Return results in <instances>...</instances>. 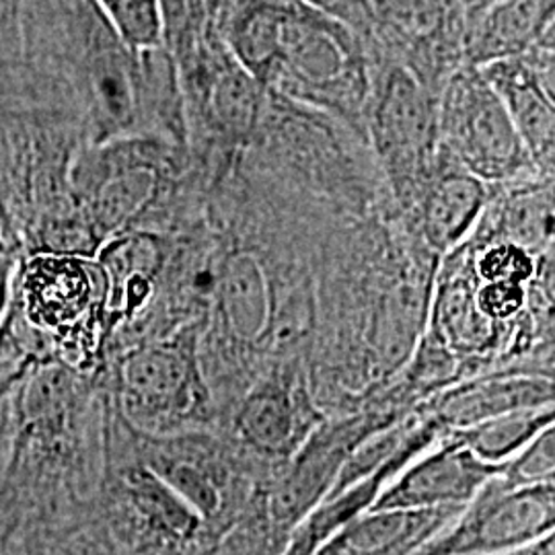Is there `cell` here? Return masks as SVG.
<instances>
[{"label":"cell","mask_w":555,"mask_h":555,"mask_svg":"<svg viewBox=\"0 0 555 555\" xmlns=\"http://www.w3.org/2000/svg\"><path fill=\"white\" fill-rule=\"evenodd\" d=\"M23 103L75 121L91 144L144 137L142 50L95 0H20Z\"/></svg>","instance_id":"cell-1"},{"label":"cell","mask_w":555,"mask_h":555,"mask_svg":"<svg viewBox=\"0 0 555 555\" xmlns=\"http://www.w3.org/2000/svg\"><path fill=\"white\" fill-rule=\"evenodd\" d=\"M105 298L107 284L98 259L25 254L2 327L29 357L87 373L107 330Z\"/></svg>","instance_id":"cell-2"},{"label":"cell","mask_w":555,"mask_h":555,"mask_svg":"<svg viewBox=\"0 0 555 555\" xmlns=\"http://www.w3.org/2000/svg\"><path fill=\"white\" fill-rule=\"evenodd\" d=\"M118 401L121 414L149 437H167L206 420L210 393L202 375L198 321L124 354Z\"/></svg>","instance_id":"cell-3"},{"label":"cell","mask_w":555,"mask_h":555,"mask_svg":"<svg viewBox=\"0 0 555 555\" xmlns=\"http://www.w3.org/2000/svg\"><path fill=\"white\" fill-rule=\"evenodd\" d=\"M364 116L397 202L412 208L440 159L437 95L401 64L378 59Z\"/></svg>","instance_id":"cell-4"},{"label":"cell","mask_w":555,"mask_h":555,"mask_svg":"<svg viewBox=\"0 0 555 555\" xmlns=\"http://www.w3.org/2000/svg\"><path fill=\"white\" fill-rule=\"evenodd\" d=\"M438 140L449 159L483 183L539 173L504 103L472 64L459 66L438 93Z\"/></svg>","instance_id":"cell-5"},{"label":"cell","mask_w":555,"mask_h":555,"mask_svg":"<svg viewBox=\"0 0 555 555\" xmlns=\"http://www.w3.org/2000/svg\"><path fill=\"white\" fill-rule=\"evenodd\" d=\"M554 483H498L490 479L476 498L414 555H500L552 533Z\"/></svg>","instance_id":"cell-6"},{"label":"cell","mask_w":555,"mask_h":555,"mask_svg":"<svg viewBox=\"0 0 555 555\" xmlns=\"http://www.w3.org/2000/svg\"><path fill=\"white\" fill-rule=\"evenodd\" d=\"M378 56L408 68L438 98L465 64V15L455 0H369Z\"/></svg>","instance_id":"cell-7"},{"label":"cell","mask_w":555,"mask_h":555,"mask_svg":"<svg viewBox=\"0 0 555 555\" xmlns=\"http://www.w3.org/2000/svg\"><path fill=\"white\" fill-rule=\"evenodd\" d=\"M554 40L541 41L518 59L477 66L504 103L537 171L554 179Z\"/></svg>","instance_id":"cell-8"},{"label":"cell","mask_w":555,"mask_h":555,"mask_svg":"<svg viewBox=\"0 0 555 555\" xmlns=\"http://www.w3.org/2000/svg\"><path fill=\"white\" fill-rule=\"evenodd\" d=\"M506 463H490L455 440L417 461L396 483L380 492L369 511L467 506L477 492L506 472Z\"/></svg>","instance_id":"cell-9"},{"label":"cell","mask_w":555,"mask_h":555,"mask_svg":"<svg viewBox=\"0 0 555 555\" xmlns=\"http://www.w3.org/2000/svg\"><path fill=\"white\" fill-rule=\"evenodd\" d=\"M315 414L293 375L261 380L243 399L235 428L243 442L263 456H288L305 442Z\"/></svg>","instance_id":"cell-10"},{"label":"cell","mask_w":555,"mask_h":555,"mask_svg":"<svg viewBox=\"0 0 555 555\" xmlns=\"http://www.w3.org/2000/svg\"><path fill=\"white\" fill-rule=\"evenodd\" d=\"M486 204L488 183L467 173L440 151L437 171L412 204L417 233L437 254H449L476 229Z\"/></svg>","instance_id":"cell-11"},{"label":"cell","mask_w":555,"mask_h":555,"mask_svg":"<svg viewBox=\"0 0 555 555\" xmlns=\"http://www.w3.org/2000/svg\"><path fill=\"white\" fill-rule=\"evenodd\" d=\"M463 508L366 511L330 537L315 555H414L449 527Z\"/></svg>","instance_id":"cell-12"},{"label":"cell","mask_w":555,"mask_h":555,"mask_svg":"<svg viewBox=\"0 0 555 555\" xmlns=\"http://www.w3.org/2000/svg\"><path fill=\"white\" fill-rule=\"evenodd\" d=\"M555 0H498L465 25V64L518 59L554 40Z\"/></svg>","instance_id":"cell-13"},{"label":"cell","mask_w":555,"mask_h":555,"mask_svg":"<svg viewBox=\"0 0 555 555\" xmlns=\"http://www.w3.org/2000/svg\"><path fill=\"white\" fill-rule=\"evenodd\" d=\"M119 502L134 529L157 547H183L204 525L202 516L142 461L121 472Z\"/></svg>","instance_id":"cell-14"},{"label":"cell","mask_w":555,"mask_h":555,"mask_svg":"<svg viewBox=\"0 0 555 555\" xmlns=\"http://www.w3.org/2000/svg\"><path fill=\"white\" fill-rule=\"evenodd\" d=\"M220 319L241 341H263L276 318L272 280L254 251H237L219 263L215 295Z\"/></svg>","instance_id":"cell-15"},{"label":"cell","mask_w":555,"mask_h":555,"mask_svg":"<svg viewBox=\"0 0 555 555\" xmlns=\"http://www.w3.org/2000/svg\"><path fill=\"white\" fill-rule=\"evenodd\" d=\"M140 461L173 488L204 522L219 515L222 508L219 465L202 449L181 438H159L146 444Z\"/></svg>","instance_id":"cell-16"},{"label":"cell","mask_w":555,"mask_h":555,"mask_svg":"<svg viewBox=\"0 0 555 555\" xmlns=\"http://www.w3.org/2000/svg\"><path fill=\"white\" fill-rule=\"evenodd\" d=\"M399 463V456H391L387 465L378 469L375 476L362 479L348 490H337L336 496L332 494L323 506H319L318 511L298 527L293 543L288 545L284 555H315L330 537L375 504L378 494L383 492V481L391 477Z\"/></svg>","instance_id":"cell-17"},{"label":"cell","mask_w":555,"mask_h":555,"mask_svg":"<svg viewBox=\"0 0 555 555\" xmlns=\"http://www.w3.org/2000/svg\"><path fill=\"white\" fill-rule=\"evenodd\" d=\"M547 422H552V414L498 417L494 422L479 424L476 428L463 433V440L459 442L472 449L483 461L502 463L520 447L531 442V438L539 437L547 428Z\"/></svg>","instance_id":"cell-18"},{"label":"cell","mask_w":555,"mask_h":555,"mask_svg":"<svg viewBox=\"0 0 555 555\" xmlns=\"http://www.w3.org/2000/svg\"><path fill=\"white\" fill-rule=\"evenodd\" d=\"M95 4L128 48L151 50L163 46L160 0H95Z\"/></svg>","instance_id":"cell-19"},{"label":"cell","mask_w":555,"mask_h":555,"mask_svg":"<svg viewBox=\"0 0 555 555\" xmlns=\"http://www.w3.org/2000/svg\"><path fill=\"white\" fill-rule=\"evenodd\" d=\"M472 259L476 276L481 282L506 280L527 284L535 276L533 251L506 238H500L496 243H486L481 251H477L476 258Z\"/></svg>","instance_id":"cell-20"},{"label":"cell","mask_w":555,"mask_h":555,"mask_svg":"<svg viewBox=\"0 0 555 555\" xmlns=\"http://www.w3.org/2000/svg\"><path fill=\"white\" fill-rule=\"evenodd\" d=\"M21 100L20 0H0V101Z\"/></svg>","instance_id":"cell-21"},{"label":"cell","mask_w":555,"mask_h":555,"mask_svg":"<svg viewBox=\"0 0 555 555\" xmlns=\"http://www.w3.org/2000/svg\"><path fill=\"white\" fill-rule=\"evenodd\" d=\"M305 2L344 23L346 27H350L364 43L371 62L378 59L375 21H373L369 0H305Z\"/></svg>","instance_id":"cell-22"},{"label":"cell","mask_w":555,"mask_h":555,"mask_svg":"<svg viewBox=\"0 0 555 555\" xmlns=\"http://www.w3.org/2000/svg\"><path fill=\"white\" fill-rule=\"evenodd\" d=\"M527 300V288L520 282H483L476 293L474 302L479 315L488 321H508L520 313Z\"/></svg>","instance_id":"cell-23"},{"label":"cell","mask_w":555,"mask_h":555,"mask_svg":"<svg viewBox=\"0 0 555 555\" xmlns=\"http://www.w3.org/2000/svg\"><path fill=\"white\" fill-rule=\"evenodd\" d=\"M38 360H9L0 357V455L13 433V391L21 375Z\"/></svg>","instance_id":"cell-24"},{"label":"cell","mask_w":555,"mask_h":555,"mask_svg":"<svg viewBox=\"0 0 555 555\" xmlns=\"http://www.w3.org/2000/svg\"><path fill=\"white\" fill-rule=\"evenodd\" d=\"M20 254L11 247H0V325L7 318L11 298H13V286L20 268Z\"/></svg>","instance_id":"cell-25"},{"label":"cell","mask_w":555,"mask_h":555,"mask_svg":"<svg viewBox=\"0 0 555 555\" xmlns=\"http://www.w3.org/2000/svg\"><path fill=\"white\" fill-rule=\"evenodd\" d=\"M459 9L465 15V25L472 20H476L479 13H483L488 7H492L498 0H455Z\"/></svg>","instance_id":"cell-26"},{"label":"cell","mask_w":555,"mask_h":555,"mask_svg":"<svg viewBox=\"0 0 555 555\" xmlns=\"http://www.w3.org/2000/svg\"><path fill=\"white\" fill-rule=\"evenodd\" d=\"M40 555H93V554H89V552H82V550H75V547H66V550H64V547H56V550H54V547H52V550H50V547H48V550H41Z\"/></svg>","instance_id":"cell-27"},{"label":"cell","mask_w":555,"mask_h":555,"mask_svg":"<svg viewBox=\"0 0 555 555\" xmlns=\"http://www.w3.org/2000/svg\"><path fill=\"white\" fill-rule=\"evenodd\" d=\"M237 2H241V0H222V15H224V11H229Z\"/></svg>","instance_id":"cell-28"},{"label":"cell","mask_w":555,"mask_h":555,"mask_svg":"<svg viewBox=\"0 0 555 555\" xmlns=\"http://www.w3.org/2000/svg\"><path fill=\"white\" fill-rule=\"evenodd\" d=\"M0 247H7V243H4V241H2V237H0Z\"/></svg>","instance_id":"cell-29"}]
</instances>
